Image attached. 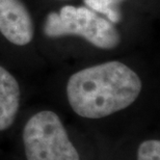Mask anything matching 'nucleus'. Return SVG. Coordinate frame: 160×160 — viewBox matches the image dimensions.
Returning a JSON list of instances; mask_svg holds the SVG:
<instances>
[{
  "label": "nucleus",
  "mask_w": 160,
  "mask_h": 160,
  "mask_svg": "<svg viewBox=\"0 0 160 160\" xmlns=\"http://www.w3.org/2000/svg\"><path fill=\"white\" fill-rule=\"evenodd\" d=\"M125 0H83L84 4L99 15L106 16V19L112 24L122 20L121 3Z\"/></svg>",
  "instance_id": "nucleus-6"
},
{
  "label": "nucleus",
  "mask_w": 160,
  "mask_h": 160,
  "mask_svg": "<svg viewBox=\"0 0 160 160\" xmlns=\"http://www.w3.org/2000/svg\"><path fill=\"white\" fill-rule=\"evenodd\" d=\"M142 91L138 75L120 62H107L74 73L67 84L72 109L86 119H101L130 106Z\"/></svg>",
  "instance_id": "nucleus-1"
},
{
  "label": "nucleus",
  "mask_w": 160,
  "mask_h": 160,
  "mask_svg": "<svg viewBox=\"0 0 160 160\" xmlns=\"http://www.w3.org/2000/svg\"><path fill=\"white\" fill-rule=\"evenodd\" d=\"M137 160H160V142L157 139L146 140L137 150Z\"/></svg>",
  "instance_id": "nucleus-7"
},
{
  "label": "nucleus",
  "mask_w": 160,
  "mask_h": 160,
  "mask_svg": "<svg viewBox=\"0 0 160 160\" xmlns=\"http://www.w3.org/2000/svg\"><path fill=\"white\" fill-rule=\"evenodd\" d=\"M33 23L21 0H0V32L11 43L25 46L32 41Z\"/></svg>",
  "instance_id": "nucleus-4"
},
{
  "label": "nucleus",
  "mask_w": 160,
  "mask_h": 160,
  "mask_svg": "<svg viewBox=\"0 0 160 160\" xmlns=\"http://www.w3.org/2000/svg\"><path fill=\"white\" fill-rule=\"evenodd\" d=\"M23 145L27 160H80L62 120L50 110L40 111L27 121Z\"/></svg>",
  "instance_id": "nucleus-3"
},
{
  "label": "nucleus",
  "mask_w": 160,
  "mask_h": 160,
  "mask_svg": "<svg viewBox=\"0 0 160 160\" xmlns=\"http://www.w3.org/2000/svg\"><path fill=\"white\" fill-rule=\"evenodd\" d=\"M20 97L18 81L0 66V131L8 129L15 122L20 106Z\"/></svg>",
  "instance_id": "nucleus-5"
},
{
  "label": "nucleus",
  "mask_w": 160,
  "mask_h": 160,
  "mask_svg": "<svg viewBox=\"0 0 160 160\" xmlns=\"http://www.w3.org/2000/svg\"><path fill=\"white\" fill-rule=\"evenodd\" d=\"M44 32L49 38L78 36L101 49H113L121 42L114 25L84 6L66 5L48 14Z\"/></svg>",
  "instance_id": "nucleus-2"
}]
</instances>
